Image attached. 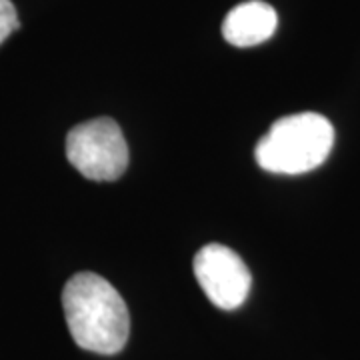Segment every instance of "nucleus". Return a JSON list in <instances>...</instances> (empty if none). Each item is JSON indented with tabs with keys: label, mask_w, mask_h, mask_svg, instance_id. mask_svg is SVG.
Masks as SVG:
<instances>
[{
	"label": "nucleus",
	"mask_w": 360,
	"mask_h": 360,
	"mask_svg": "<svg viewBox=\"0 0 360 360\" xmlns=\"http://www.w3.org/2000/svg\"><path fill=\"white\" fill-rule=\"evenodd\" d=\"M68 330L78 347L96 354L120 352L130 333V314L112 284L94 272H78L63 290Z\"/></svg>",
	"instance_id": "obj_1"
},
{
	"label": "nucleus",
	"mask_w": 360,
	"mask_h": 360,
	"mask_svg": "<svg viewBox=\"0 0 360 360\" xmlns=\"http://www.w3.org/2000/svg\"><path fill=\"white\" fill-rule=\"evenodd\" d=\"M335 144V129L316 112L284 116L270 127L257 144L258 167L274 174H304L328 158Z\"/></svg>",
	"instance_id": "obj_2"
},
{
	"label": "nucleus",
	"mask_w": 360,
	"mask_h": 360,
	"mask_svg": "<svg viewBox=\"0 0 360 360\" xmlns=\"http://www.w3.org/2000/svg\"><path fill=\"white\" fill-rule=\"evenodd\" d=\"M68 162L89 180L110 182L120 179L129 167V146L112 118L82 122L66 136Z\"/></svg>",
	"instance_id": "obj_3"
},
{
	"label": "nucleus",
	"mask_w": 360,
	"mask_h": 360,
	"mask_svg": "<svg viewBox=\"0 0 360 360\" xmlns=\"http://www.w3.org/2000/svg\"><path fill=\"white\" fill-rule=\"evenodd\" d=\"M194 276L208 300L222 310L238 309L248 298L252 284L245 260L222 245H206L198 250Z\"/></svg>",
	"instance_id": "obj_4"
},
{
	"label": "nucleus",
	"mask_w": 360,
	"mask_h": 360,
	"mask_svg": "<svg viewBox=\"0 0 360 360\" xmlns=\"http://www.w3.org/2000/svg\"><path fill=\"white\" fill-rule=\"evenodd\" d=\"M276 11L262 0H250L234 6L226 14L222 22V37L232 46L248 49L269 40L276 32Z\"/></svg>",
	"instance_id": "obj_5"
},
{
	"label": "nucleus",
	"mask_w": 360,
	"mask_h": 360,
	"mask_svg": "<svg viewBox=\"0 0 360 360\" xmlns=\"http://www.w3.org/2000/svg\"><path fill=\"white\" fill-rule=\"evenodd\" d=\"M20 26L18 14L11 0H0V44Z\"/></svg>",
	"instance_id": "obj_6"
}]
</instances>
